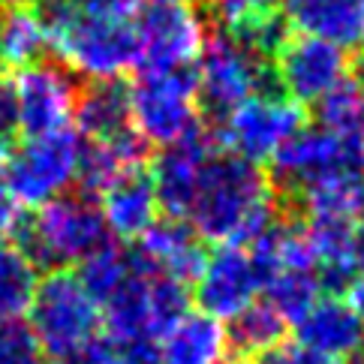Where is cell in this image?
<instances>
[{
  "instance_id": "obj_19",
  "label": "cell",
  "mask_w": 364,
  "mask_h": 364,
  "mask_svg": "<svg viewBox=\"0 0 364 364\" xmlns=\"http://www.w3.org/2000/svg\"><path fill=\"white\" fill-rule=\"evenodd\" d=\"M286 28L343 51H364V0H283Z\"/></svg>"
},
{
  "instance_id": "obj_3",
  "label": "cell",
  "mask_w": 364,
  "mask_h": 364,
  "mask_svg": "<svg viewBox=\"0 0 364 364\" xmlns=\"http://www.w3.org/2000/svg\"><path fill=\"white\" fill-rule=\"evenodd\" d=\"M100 314L112 353L129 364H157L163 337L190 314V292L184 283L133 271Z\"/></svg>"
},
{
  "instance_id": "obj_17",
  "label": "cell",
  "mask_w": 364,
  "mask_h": 364,
  "mask_svg": "<svg viewBox=\"0 0 364 364\" xmlns=\"http://www.w3.org/2000/svg\"><path fill=\"white\" fill-rule=\"evenodd\" d=\"M304 241L314 271L325 292L349 289L358 280V223L349 220H325V217H307L304 220Z\"/></svg>"
},
{
  "instance_id": "obj_25",
  "label": "cell",
  "mask_w": 364,
  "mask_h": 364,
  "mask_svg": "<svg viewBox=\"0 0 364 364\" xmlns=\"http://www.w3.org/2000/svg\"><path fill=\"white\" fill-rule=\"evenodd\" d=\"M48 48V31L43 12L31 6H9L0 16V58L12 67H31L43 60Z\"/></svg>"
},
{
  "instance_id": "obj_37",
  "label": "cell",
  "mask_w": 364,
  "mask_h": 364,
  "mask_svg": "<svg viewBox=\"0 0 364 364\" xmlns=\"http://www.w3.org/2000/svg\"><path fill=\"white\" fill-rule=\"evenodd\" d=\"M355 265H358V274L364 280V232L358 235V256H355Z\"/></svg>"
},
{
  "instance_id": "obj_6",
  "label": "cell",
  "mask_w": 364,
  "mask_h": 364,
  "mask_svg": "<svg viewBox=\"0 0 364 364\" xmlns=\"http://www.w3.org/2000/svg\"><path fill=\"white\" fill-rule=\"evenodd\" d=\"M364 175V136L334 133L325 127H301L271 160V184L289 196H304L325 181Z\"/></svg>"
},
{
  "instance_id": "obj_8",
  "label": "cell",
  "mask_w": 364,
  "mask_h": 364,
  "mask_svg": "<svg viewBox=\"0 0 364 364\" xmlns=\"http://www.w3.org/2000/svg\"><path fill=\"white\" fill-rule=\"evenodd\" d=\"M193 67H196L193 79H196L199 106L220 121L244 100L265 90L271 63L247 48L232 31L217 28L214 33H208L202 55Z\"/></svg>"
},
{
  "instance_id": "obj_18",
  "label": "cell",
  "mask_w": 364,
  "mask_h": 364,
  "mask_svg": "<svg viewBox=\"0 0 364 364\" xmlns=\"http://www.w3.org/2000/svg\"><path fill=\"white\" fill-rule=\"evenodd\" d=\"M295 341L322 355L349 361L364 353V325L355 307L341 295H322L307 314L295 322Z\"/></svg>"
},
{
  "instance_id": "obj_12",
  "label": "cell",
  "mask_w": 364,
  "mask_h": 364,
  "mask_svg": "<svg viewBox=\"0 0 364 364\" xmlns=\"http://www.w3.org/2000/svg\"><path fill=\"white\" fill-rule=\"evenodd\" d=\"M271 67L280 94L298 106H316L331 87L349 79L346 51L307 33L286 36L271 58Z\"/></svg>"
},
{
  "instance_id": "obj_35",
  "label": "cell",
  "mask_w": 364,
  "mask_h": 364,
  "mask_svg": "<svg viewBox=\"0 0 364 364\" xmlns=\"http://www.w3.org/2000/svg\"><path fill=\"white\" fill-rule=\"evenodd\" d=\"M79 364H129V361H124L118 353H112L106 343H100L97 349H90V353H87Z\"/></svg>"
},
{
  "instance_id": "obj_26",
  "label": "cell",
  "mask_w": 364,
  "mask_h": 364,
  "mask_svg": "<svg viewBox=\"0 0 364 364\" xmlns=\"http://www.w3.org/2000/svg\"><path fill=\"white\" fill-rule=\"evenodd\" d=\"M40 268L18 250L16 241H0V319H21L33 301Z\"/></svg>"
},
{
  "instance_id": "obj_10",
  "label": "cell",
  "mask_w": 364,
  "mask_h": 364,
  "mask_svg": "<svg viewBox=\"0 0 364 364\" xmlns=\"http://www.w3.org/2000/svg\"><path fill=\"white\" fill-rule=\"evenodd\" d=\"M304 127V112L298 102L286 100L280 90H259L244 100L229 114L220 118L217 141L226 154L247 163L265 166L277 157V151Z\"/></svg>"
},
{
  "instance_id": "obj_11",
  "label": "cell",
  "mask_w": 364,
  "mask_h": 364,
  "mask_svg": "<svg viewBox=\"0 0 364 364\" xmlns=\"http://www.w3.org/2000/svg\"><path fill=\"white\" fill-rule=\"evenodd\" d=\"M139 67L154 73L190 70L208 40L205 21L190 0H141L136 12Z\"/></svg>"
},
{
  "instance_id": "obj_15",
  "label": "cell",
  "mask_w": 364,
  "mask_h": 364,
  "mask_svg": "<svg viewBox=\"0 0 364 364\" xmlns=\"http://www.w3.org/2000/svg\"><path fill=\"white\" fill-rule=\"evenodd\" d=\"M133 268L141 274L166 277L175 283H193L205 265V241L190 229V223L175 217L157 220L129 250Z\"/></svg>"
},
{
  "instance_id": "obj_1",
  "label": "cell",
  "mask_w": 364,
  "mask_h": 364,
  "mask_svg": "<svg viewBox=\"0 0 364 364\" xmlns=\"http://www.w3.org/2000/svg\"><path fill=\"white\" fill-rule=\"evenodd\" d=\"M141 0H51L43 12L60 67L90 82H121L139 67L136 12Z\"/></svg>"
},
{
  "instance_id": "obj_27",
  "label": "cell",
  "mask_w": 364,
  "mask_h": 364,
  "mask_svg": "<svg viewBox=\"0 0 364 364\" xmlns=\"http://www.w3.org/2000/svg\"><path fill=\"white\" fill-rule=\"evenodd\" d=\"M133 271L136 268H133L129 250H124L121 241H106L100 250H94L79 265L75 277L82 280V286L90 292V298L102 307L129 277H133Z\"/></svg>"
},
{
  "instance_id": "obj_28",
  "label": "cell",
  "mask_w": 364,
  "mask_h": 364,
  "mask_svg": "<svg viewBox=\"0 0 364 364\" xmlns=\"http://www.w3.org/2000/svg\"><path fill=\"white\" fill-rule=\"evenodd\" d=\"M322 295H325V289H322L319 277L314 274V271H307V268L283 271V274L271 277L262 286V298L289 325H295L298 319H301Z\"/></svg>"
},
{
  "instance_id": "obj_7",
  "label": "cell",
  "mask_w": 364,
  "mask_h": 364,
  "mask_svg": "<svg viewBox=\"0 0 364 364\" xmlns=\"http://www.w3.org/2000/svg\"><path fill=\"white\" fill-rule=\"evenodd\" d=\"M129 90V121L148 148H168L199 133L202 106L190 70H141Z\"/></svg>"
},
{
  "instance_id": "obj_29",
  "label": "cell",
  "mask_w": 364,
  "mask_h": 364,
  "mask_svg": "<svg viewBox=\"0 0 364 364\" xmlns=\"http://www.w3.org/2000/svg\"><path fill=\"white\" fill-rule=\"evenodd\" d=\"M316 121L325 129L364 136V87L358 79H343L316 102Z\"/></svg>"
},
{
  "instance_id": "obj_2",
  "label": "cell",
  "mask_w": 364,
  "mask_h": 364,
  "mask_svg": "<svg viewBox=\"0 0 364 364\" xmlns=\"http://www.w3.org/2000/svg\"><path fill=\"white\" fill-rule=\"evenodd\" d=\"M277 193L262 166L214 151L205 163L196 196L190 202L184 223L202 241L250 244L274 223Z\"/></svg>"
},
{
  "instance_id": "obj_34",
  "label": "cell",
  "mask_w": 364,
  "mask_h": 364,
  "mask_svg": "<svg viewBox=\"0 0 364 364\" xmlns=\"http://www.w3.org/2000/svg\"><path fill=\"white\" fill-rule=\"evenodd\" d=\"M21 220H24L21 205L9 187L4 166H0V241H12V235H16L18 226H21Z\"/></svg>"
},
{
  "instance_id": "obj_4",
  "label": "cell",
  "mask_w": 364,
  "mask_h": 364,
  "mask_svg": "<svg viewBox=\"0 0 364 364\" xmlns=\"http://www.w3.org/2000/svg\"><path fill=\"white\" fill-rule=\"evenodd\" d=\"M18 250L36 268L67 271V265H82L85 259L112 241L100 202L87 193H63L21 220L12 235Z\"/></svg>"
},
{
  "instance_id": "obj_39",
  "label": "cell",
  "mask_w": 364,
  "mask_h": 364,
  "mask_svg": "<svg viewBox=\"0 0 364 364\" xmlns=\"http://www.w3.org/2000/svg\"><path fill=\"white\" fill-rule=\"evenodd\" d=\"M4 4H9V6H28L31 0H4Z\"/></svg>"
},
{
  "instance_id": "obj_32",
  "label": "cell",
  "mask_w": 364,
  "mask_h": 364,
  "mask_svg": "<svg viewBox=\"0 0 364 364\" xmlns=\"http://www.w3.org/2000/svg\"><path fill=\"white\" fill-rule=\"evenodd\" d=\"M18 139H21V124H18L16 97H12L9 85H0V160H6L16 151Z\"/></svg>"
},
{
  "instance_id": "obj_33",
  "label": "cell",
  "mask_w": 364,
  "mask_h": 364,
  "mask_svg": "<svg viewBox=\"0 0 364 364\" xmlns=\"http://www.w3.org/2000/svg\"><path fill=\"white\" fill-rule=\"evenodd\" d=\"M256 364H346V361L322 355V353H316V349L301 346L298 341H292V343H280L274 353H268L265 358H259Z\"/></svg>"
},
{
  "instance_id": "obj_13",
  "label": "cell",
  "mask_w": 364,
  "mask_h": 364,
  "mask_svg": "<svg viewBox=\"0 0 364 364\" xmlns=\"http://www.w3.org/2000/svg\"><path fill=\"white\" fill-rule=\"evenodd\" d=\"M9 87L16 97L24 139L70 129L79 102V85L67 67L36 60L31 67H21Z\"/></svg>"
},
{
  "instance_id": "obj_5",
  "label": "cell",
  "mask_w": 364,
  "mask_h": 364,
  "mask_svg": "<svg viewBox=\"0 0 364 364\" xmlns=\"http://www.w3.org/2000/svg\"><path fill=\"white\" fill-rule=\"evenodd\" d=\"M28 325L51 364H79L100 346L102 314L73 271H48L36 283Z\"/></svg>"
},
{
  "instance_id": "obj_30",
  "label": "cell",
  "mask_w": 364,
  "mask_h": 364,
  "mask_svg": "<svg viewBox=\"0 0 364 364\" xmlns=\"http://www.w3.org/2000/svg\"><path fill=\"white\" fill-rule=\"evenodd\" d=\"M0 364H51L24 319H0Z\"/></svg>"
},
{
  "instance_id": "obj_24",
  "label": "cell",
  "mask_w": 364,
  "mask_h": 364,
  "mask_svg": "<svg viewBox=\"0 0 364 364\" xmlns=\"http://www.w3.org/2000/svg\"><path fill=\"white\" fill-rule=\"evenodd\" d=\"M286 328H289V322H286L265 298H259L256 304H250L241 316H235L229 322L226 331H229L232 355L256 364L259 358L274 353V349L283 343Z\"/></svg>"
},
{
  "instance_id": "obj_31",
  "label": "cell",
  "mask_w": 364,
  "mask_h": 364,
  "mask_svg": "<svg viewBox=\"0 0 364 364\" xmlns=\"http://www.w3.org/2000/svg\"><path fill=\"white\" fill-rule=\"evenodd\" d=\"M277 4L280 0H211V6L220 18V28L226 31H238L253 21L277 16Z\"/></svg>"
},
{
  "instance_id": "obj_22",
  "label": "cell",
  "mask_w": 364,
  "mask_h": 364,
  "mask_svg": "<svg viewBox=\"0 0 364 364\" xmlns=\"http://www.w3.org/2000/svg\"><path fill=\"white\" fill-rule=\"evenodd\" d=\"M232 346L226 325L202 310H190L163 337L157 364H226Z\"/></svg>"
},
{
  "instance_id": "obj_14",
  "label": "cell",
  "mask_w": 364,
  "mask_h": 364,
  "mask_svg": "<svg viewBox=\"0 0 364 364\" xmlns=\"http://www.w3.org/2000/svg\"><path fill=\"white\" fill-rule=\"evenodd\" d=\"M193 295L202 314L217 322H232L247 307L262 298V277L244 244H220L205 256L199 277L193 280Z\"/></svg>"
},
{
  "instance_id": "obj_23",
  "label": "cell",
  "mask_w": 364,
  "mask_h": 364,
  "mask_svg": "<svg viewBox=\"0 0 364 364\" xmlns=\"http://www.w3.org/2000/svg\"><path fill=\"white\" fill-rule=\"evenodd\" d=\"M75 127L87 141L114 139L133 129L129 121V90L121 82H90L79 90L75 102Z\"/></svg>"
},
{
  "instance_id": "obj_16",
  "label": "cell",
  "mask_w": 364,
  "mask_h": 364,
  "mask_svg": "<svg viewBox=\"0 0 364 364\" xmlns=\"http://www.w3.org/2000/svg\"><path fill=\"white\" fill-rule=\"evenodd\" d=\"M214 154V139L205 136V129L193 133L184 141L163 148V154L151 166V181H154V193H157L160 211L168 217L184 220L190 211V202L196 196L199 178L205 172V163Z\"/></svg>"
},
{
  "instance_id": "obj_38",
  "label": "cell",
  "mask_w": 364,
  "mask_h": 364,
  "mask_svg": "<svg viewBox=\"0 0 364 364\" xmlns=\"http://www.w3.org/2000/svg\"><path fill=\"white\" fill-rule=\"evenodd\" d=\"M358 85L364 87V55H361V60H358Z\"/></svg>"
},
{
  "instance_id": "obj_20",
  "label": "cell",
  "mask_w": 364,
  "mask_h": 364,
  "mask_svg": "<svg viewBox=\"0 0 364 364\" xmlns=\"http://www.w3.org/2000/svg\"><path fill=\"white\" fill-rule=\"evenodd\" d=\"M100 211L114 241H139L160 220V202L148 168L127 172L100 193Z\"/></svg>"
},
{
  "instance_id": "obj_41",
  "label": "cell",
  "mask_w": 364,
  "mask_h": 364,
  "mask_svg": "<svg viewBox=\"0 0 364 364\" xmlns=\"http://www.w3.org/2000/svg\"><path fill=\"white\" fill-rule=\"evenodd\" d=\"M190 4H193V0H190Z\"/></svg>"
},
{
  "instance_id": "obj_40",
  "label": "cell",
  "mask_w": 364,
  "mask_h": 364,
  "mask_svg": "<svg viewBox=\"0 0 364 364\" xmlns=\"http://www.w3.org/2000/svg\"><path fill=\"white\" fill-rule=\"evenodd\" d=\"M0 70H4V58H0Z\"/></svg>"
},
{
  "instance_id": "obj_9",
  "label": "cell",
  "mask_w": 364,
  "mask_h": 364,
  "mask_svg": "<svg viewBox=\"0 0 364 364\" xmlns=\"http://www.w3.org/2000/svg\"><path fill=\"white\" fill-rule=\"evenodd\" d=\"M82 136L79 129H60L48 136H31L16 145L6 157V181L16 193L18 205L40 208L51 199L70 193L79 181Z\"/></svg>"
},
{
  "instance_id": "obj_36",
  "label": "cell",
  "mask_w": 364,
  "mask_h": 364,
  "mask_svg": "<svg viewBox=\"0 0 364 364\" xmlns=\"http://www.w3.org/2000/svg\"><path fill=\"white\" fill-rule=\"evenodd\" d=\"M346 292H349L346 301L355 307V314H358V319H361V325H364V280H355Z\"/></svg>"
},
{
  "instance_id": "obj_21",
  "label": "cell",
  "mask_w": 364,
  "mask_h": 364,
  "mask_svg": "<svg viewBox=\"0 0 364 364\" xmlns=\"http://www.w3.org/2000/svg\"><path fill=\"white\" fill-rule=\"evenodd\" d=\"M145 160H148V145L141 141L136 129L100 141L82 139V160H79L82 193L97 199L112 181H118L127 172H136V168H145Z\"/></svg>"
}]
</instances>
